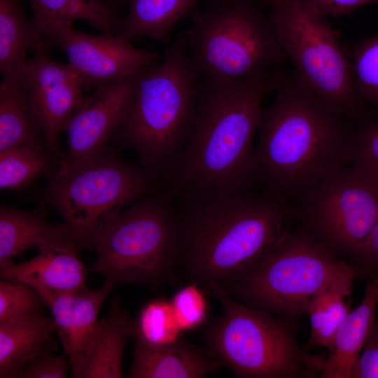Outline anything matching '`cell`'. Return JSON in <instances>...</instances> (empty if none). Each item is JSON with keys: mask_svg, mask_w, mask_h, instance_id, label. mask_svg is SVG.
<instances>
[{"mask_svg": "<svg viewBox=\"0 0 378 378\" xmlns=\"http://www.w3.org/2000/svg\"><path fill=\"white\" fill-rule=\"evenodd\" d=\"M353 270L317 294L309 303L306 314L310 318L309 349L318 346L332 349L337 330L350 312Z\"/></svg>", "mask_w": 378, "mask_h": 378, "instance_id": "26", "label": "cell"}, {"mask_svg": "<svg viewBox=\"0 0 378 378\" xmlns=\"http://www.w3.org/2000/svg\"><path fill=\"white\" fill-rule=\"evenodd\" d=\"M312 10L319 15L339 16L347 15L356 9L378 0H303Z\"/></svg>", "mask_w": 378, "mask_h": 378, "instance_id": "36", "label": "cell"}, {"mask_svg": "<svg viewBox=\"0 0 378 378\" xmlns=\"http://www.w3.org/2000/svg\"><path fill=\"white\" fill-rule=\"evenodd\" d=\"M281 71L240 80H206L192 124L164 178L175 197L223 195L252 189L258 182L253 135L262 104Z\"/></svg>", "mask_w": 378, "mask_h": 378, "instance_id": "1", "label": "cell"}, {"mask_svg": "<svg viewBox=\"0 0 378 378\" xmlns=\"http://www.w3.org/2000/svg\"><path fill=\"white\" fill-rule=\"evenodd\" d=\"M47 52H34L23 66L21 76L38 114L47 152L59 155V134L85 90L68 64L52 60Z\"/></svg>", "mask_w": 378, "mask_h": 378, "instance_id": "13", "label": "cell"}, {"mask_svg": "<svg viewBox=\"0 0 378 378\" xmlns=\"http://www.w3.org/2000/svg\"><path fill=\"white\" fill-rule=\"evenodd\" d=\"M355 278L378 279V219L358 258L351 264Z\"/></svg>", "mask_w": 378, "mask_h": 378, "instance_id": "34", "label": "cell"}, {"mask_svg": "<svg viewBox=\"0 0 378 378\" xmlns=\"http://www.w3.org/2000/svg\"><path fill=\"white\" fill-rule=\"evenodd\" d=\"M175 318L182 332L202 325L208 315V303L200 285L195 282L179 288L170 300Z\"/></svg>", "mask_w": 378, "mask_h": 378, "instance_id": "31", "label": "cell"}, {"mask_svg": "<svg viewBox=\"0 0 378 378\" xmlns=\"http://www.w3.org/2000/svg\"><path fill=\"white\" fill-rule=\"evenodd\" d=\"M350 164L378 186V121H368L354 129Z\"/></svg>", "mask_w": 378, "mask_h": 378, "instance_id": "32", "label": "cell"}, {"mask_svg": "<svg viewBox=\"0 0 378 378\" xmlns=\"http://www.w3.org/2000/svg\"><path fill=\"white\" fill-rule=\"evenodd\" d=\"M378 279L370 280L360 304L339 326L320 378H354L358 360L376 318Z\"/></svg>", "mask_w": 378, "mask_h": 378, "instance_id": "19", "label": "cell"}, {"mask_svg": "<svg viewBox=\"0 0 378 378\" xmlns=\"http://www.w3.org/2000/svg\"><path fill=\"white\" fill-rule=\"evenodd\" d=\"M265 1L277 41L300 82L348 118H362L364 104L337 31L303 0Z\"/></svg>", "mask_w": 378, "mask_h": 378, "instance_id": "9", "label": "cell"}, {"mask_svg": "<svg viewBox=\"0 0 378 378\" xmlns=\"http://www.w3.org/2000/svg\"><path fill=\"white\" fill-rule=\"evenodd\" d=\"M177 206L164 187L109 216L92 236L91 271L116 286L139 283L159 290L176 279Z\"/></svg>", "mask_w": 378, "mask_h": 378, "instance_id": "5", "label": "cell"}, {"mask_svg": "<svg viewBox=\"0 0 378 378\" xmlns=\"http://www.w3.org/2000/svg\"><path fill=\"white\" fill-rule=\"evenodd\" d=\"M180 329L171 304L165 299L153 300L139 311L134 319V344L158 348L172 344L181 338Z\"/></svg>", "mask_w": 378, "mask_h": 378, "instance_id": "27", "label": "cell"}, {"mask_svg": "<svg viewBox=\"0 0 378 378\" xmlns=\"http://www.w3.org/2000/svg\"><path fill=\"white\" fill-rule=\"evenodd\" d=\"M346 54L358 98L364 104L378 105V34L355 45Z\"/></svg>", "mask_w": 378, "mask_h": 378, "instance_id": "29", "label": "cell"}, {"mask_svg": "<svg viewBox=\"0 0 378 378\" xmlns=\"http://www.w3.org/2000/svg\"><path fill=\"white\" fill-rule=\"evenodd\" d=\"M354 378H378V318L377 317L362 350Z\"/></svg>", "mask_w": 378, "mask_h": 378, "instance_id": "35", "label": "cell"}, {"mask_svg": "<svg viewBox=\"0 0 378 378\" xmlns=\"http://www.w3.org/2000/svg\"><path fill=\"white\" fill-rule=\"evenodd\" d=\"M69 360L46 354L36 358L18 375V378H64L66 377Z\"/></svg>", "mask_w": 378, "mask_h": 378, "instance_id": "33", "label": "cell"}, {"mask_svg": "<svg viewBox=\"0 0 378 378\" xmlns=\"http://www.w3.org/2000/svg\"><path fill=\"white\" fill-rule=\"evenodd\" d=\"M273 104L262 108L253 150L258 181L287 202H299L322 181L350 164L349 119L283 75Z\"/></svg>", "mask_w": 378, "mask_h": 378, "instance_id": "3", "label": "cell"}, {"mask_svg": "<svg viewBox=\"0 0 378 378\" xmlns=\"http://www.w3.org/2000/svg\"><path fill=\"white\" fill-rule=\"evenodd\" d=\"M20 0H0V71L3 77L19 75L31 50H48Z\"/></svg>", "mask_w": 378, "mask_h": 378, "instance_id": "25", "label": "cell"}, {"mask_svg": "<svg viewBox=\"0 0 378 378\" xmlns=\"http://www.w3.org/2000/svg\"><path fill=\"white\" fill-rule=\"evenodd\" d=\"M224 314L206 333L207 349L243 378H315L326 358L310 354L296 339L297 323L239 302L221 285L207 288Z\"/></svg>", "mask_w": 378, "mask_h": 378, "instance_id": "6", "label": "cell"}, {"mask_svg": "<svg viewBox=\"0 0 378 378\" xmlns=\"http://www.w3.org/2000/svg\"><path fill=\"white\" fill-rule=\"evenodd\" d=\"M185 37L192 62L206 80H240L281 71L286 57L254 0H214L190 17Z\"/></svg>", "mask_w": 378, "mask_h": 378, "instance_id": "7", "label": "cell"}, {"mask_svg": "<svg viewBox=\"0 0 378 378\" xmlns=\"http://www.w3.org/2000/svg\"><path fill=\"white\" fill-rule=\"evenodd\" d=\"M294 218L322 247L351 264L378 219V186L351 165L322 181L300 202Z\"/></svg>", "mask_w": 378, "mask_h": 378, "instance_id": "11", "label": "cell"}, {"mask_svg": "<svg viewBox=\"0 0 378 378\" xmlns=\"http://www.w3.org/2000/svg\"><path fill=\"white\" fill-rule=\"evenodd\" d=\"M129 10L118 36L128 41L141 37L166 41L175 26L196 11L202 0H125Z\"/></svg>", "mask_w": 378, "mask_h": 378, "instance_id": "24", "label": "cell"}, {"mask_svg": "<svg viewBox=\"0 0 378 378\" xmlns=\"http://www.w3.org/2000/svg\"><path fill=\"white\" fill-rule=\"evenodd\" d=\"M115 287V284L104 281L98 289L85 287L55 295L47 301L71 370L91 351L99 330V310Z\"/></svg>", "mask_w": 378, "mask_h": 378, "instance_id": "15", "label": "cell"}, {"mask_svg": "<svg viewBox=\"0 0 378 378\" xmlns=\"http://www.w3.org/2000/svg\"><path fill=\"white\" fill-rule=\"evenodd\" d=\"M31 20L38 34L48 44L62 31L84 20L103 33L118 31L121 19L102 0H29Z\"/></svg>", "mask_w": 378, "mask_h": 378, "instance_id": "23", "label": "cell"}, {"mask_svg": "<svg viewBox=\"0 0 378 378\" xmlns=\"http://www.w3.org/2000/svg\"><path fill=\"white\" fill-rule=\"evenodd\" d=\"M66 243H76L82 248L63 223L51 224L45 211H24L1 206L0 266L12 262L31 248L40 250Z\"/></svg>", "mask_w": 378, "mask_h": 378, "instance_id": "18", "label": "cell"}, {"mask_svg": "<svg viewBox=\"0 0 378 378\" xmlns=\"http://www.w3.org/2000/svg\"><path fill=\"white\" fill-rule=\"evenodd\" d=\"M40 120L21 74L0 84V151L15 147L43 150Z\"/></svg>", "mask_w": 378, "mask_h": 378, "instance_id": "22", "label": "cell"}, {"mask_svg": "<svg viewBox=\"0 0 378 378\" xmlns=\"http://www.w3.org/2000/svg\"><path fill=\"white\" fill-rule=\"evenodd\" d=\"M136 76L109 82L84 94L64 127L68 136L64 160H85L104 150L124 115Z\"/></svg>", "mask_w": 378, "mask_h": 378, "instance_id": "14", "label": "cell"}, {"mask_svg": "<svg viewBox=\"0 0 378 378\" xmlns=\"http://www.w3.org/2000/svg\"><path fill=\"white\" fill-rule=\"evenodd\" d=\"M134 319L114 298L106 318L99 321L96 341L85 358L71 370L75 378H121L125 344L133 336Z\"/></svg>", "mask_w": 378, "mask_h": 378, "instance_id": "21", "label": "cell"}, {"mask_svg": "<svg viewBox=\"0 0 378 378\" xmlns=\"http://www.w3.org/2000/svg\"><path fill=\"white\" fill-rule=\"evenodd\" d=\"M352 269L298 227L252 270L221 285L244 304L297 323L317 294Z\"/></svg>", "mask_w": 378, "mask_h": 378, "instance_id": "8", "label": "cell"}, {"mask_svg": "<svg viewBox=\"0 0 378 378\" xmlns=\"http://www.w3.org/2000/svg\"><path fill=\"white\" fill-rule=\"evenodd\" d=\"M62 48L68 64L78 74L85 90L134 76L159 62V55L138 49L121 36L88 34L68 29L50 43Z\"/></svg>", "mask_w": 378, "mask_h": 378, "instance_id": "12", "label": "cell"}, {"mask_svg": "<svg viewBox=\"0 0 378 378\" xmlns=\"http://www.w3.org/2000/svg\"><path fill=\"white\" fill-rule=\"evenodd\" d=\"M175 199L176 277L206 288L252 270L294 218L288 202L265 190Z\"/></svg>", "mask_w": 378, "mask_h": 378, "instance_id": "2", "label": "cell"}, {"mask_svg": "<svg viewBox=\"0 0 378 378\" xmlns=\"http://www.w3.org/2000/svg\"><path fill=\"white\" fill-rule=\"evenodd\" d=\"M50 155L29 147L0 151V188L16 190L24 187L50 165Z\"/></svg>", "mask_w": 378, "mask_h": 378, "instance_id": "28", "label": "cell"}, {"mask_svg": "<svg viewBox=\"0 0 378 378\" xmlns=\"http://www.w3.org/2000/svg\"><path fill=\"white\" fill-rule=\"evenodd\" d=\"M43 297L31 286L12 280L0 281V322L43 314Z\"/></svg>", "mask_w": 378, "mask_h": 378, "instance_id": "30", "label": "cell"}, {"mask_svg": "<svg viewBox=\"0 0 378 378\" xmlns=\"http://www.w3.org/2000/svg\"><path fill=\"white\" fill-rule=\"evenodd\" d=\"M220 361L208 350L180 339L162 347L134 344L128 377L132 378H199L218 368Z\"/></svg>", "mask_w": 378, "mask_h": 378, "instance_id": "17", "label": "cell"}, {"mask_svg": "<svg viewBox=\"0 0 378 378\" xmlns=\"http://www.w3.org/2000/svg\"><path fill=\"white\" fill-rule=\"evenodd\" d=\"M185 37L160 62L135 76L130 98L115 131L137 155L144 170L164 180L189 134L201 76Z\"/></svg>", "mask_w": 378, "mask_h": 378, "instance_id": "4", "label": "cell"}, {"mask_svg": "<svg viewBox=\"0 0 378 378\" xmlns=\"http://www.w3.org/2000/svg\"><path fill=\"white\" fill-rule=\"evenodd\" d=\"M155 178L105 150L92 158L60 162L47 189V202L82 248L112 214L146 197Z\"/></svg>", "mask_w": 378, "mask_h": 378, "instance_id": "10", "label": "cell"}, {"mask_svg": "<svg viewBox=\"0 0 378 378\" xmlns=\"http://www.w3.org/2000/svg\"><path fill=\"white\" fill-rule=\"evenodd\" d=\"M111 1L113 2V4L117 3L120 0H110Z\"/></svg>", "mask_w": 378, "mask_h": 378, "instance_id": "37", "label": "cell"}, {"mask_svg": "<svg viewBox=\"0 0 378 378\" xmlns=\"http://www.w3.org/2000/svg\"><path fill=\"white\" fill-rule=\"evenodd\" d=\"M81 249L76 243L40 249L36 257L27 262H12L0 266L1 279L27 284L35 288L47 302L55 295L86 287L88 268L78 256Z\"/></svg>", "mask_w": 378, "mask_h": 378, "instance_id": "16", "label": "cell"}, {"mask_svg": "<svg viewBox=\"0 0 378 378\" xmlns=\"http://www.w3.org/2000/svg\"><path fill=\"white\" fill-rule=\"evenodd\" d=\"M52 317L42 314L0 322V377H17L30 363L56 349Z\"/></svg>", "mask_w": 378, "mask_h": 378, "instance_id": "20", "label": "cell"}]
</instances>
